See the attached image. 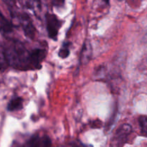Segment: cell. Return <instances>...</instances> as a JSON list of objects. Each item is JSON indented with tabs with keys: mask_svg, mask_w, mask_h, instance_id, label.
I'll list each match as a JSON object with an SVG mask.
<instances>
[{
	"mask_svg": "<svg viewBox=\"0 0 147 147\" xmlns=\"http://www.w3.org/2000/svg\"><path fill=\"white\" fill-rule=\"evenodd\" d=\"M1 46V53L9 65L21 70H37L41 68L42 63L47 55L46 49L36 48L29 50L17 40H11Z\"/></svg>",
	"mask_w": 147,
	"mask_h": 147,
	"instance_id": "obj_1",
	"label": "cell"
},
{
	"mask_svg": "<svg viewBox=\"0 0 147 147\" xmlns=\"http://www.w3.org/2000/svg\"><path fill=\"white\" fill-rule=\"evenodd\" d=\"M46 19V28L47 34L50 39L57 40L58 32L61 27L63 22L59 20L55 14L47 12L45 14Z\"/></svg>",
	"mask_w": 147,
	"mask_h": 147,
	"instance_id": "obj_2",
	"label": "cell"
},
{
	"mask_svg": "<svg viewBox=\"0 0 147 147\" xmlns=\"http://www.w3.org/2000/svg\"><path fill=\"white\" fill-rule=\"evenodd\" d=\"M133 132L131 126L130 125L125 123L121 126L116 130L112 142L113 146H123L129 140L131 134Z\"/></svg>",
	"mask_w": 147,
	"mask_h": 147,
	"instance_id": "obj_3",
	"label": "cell"
},
{
	"mask_svg": "<svg viewBox=\"0 0 147 147\" xmlns=\"http://www.w3.org/2000/svg\"><path fill=\"white\" fill-rule=\"evenodd\" d=\"M51 145V140L46 135H33L27 142V146H49Z\"/></svg>",
	"mask_w": 147,
	"mask_h": 147,
	"instance_id": "obj_4",
	"label": "cell"
},
{
	"mask_svg": "<svg viewBox=\"0 0 147 147\" xmlns=\"http://www.w3.org/2000/svg\"><path fill=\"white\" fill-rule=\"evenodd\" d=\"M20 22L22 24L24 34L30 39H34V35H35V29H34L30 18L27 16L22 14V16H21V21Z\"/></svg>",
	"mask_w": 147,
	"mask_h": 147,
	"instance_id": "obj_5",
	"label": "cell"
},
{
	"mask_svg": "<svg viewBox=\"0 0 147 147\" xmlns=\"http://www.w3.org/2000/svg\"><path fill=\"white\" fill-rule=\"evenodd\" d=\"M92 48L90 42L88 41L85 42L83 47H82L81 53L80 56V61L82 64L85 65L89 62L91 58Z\"/></svg>",
	"mask_w": 147,
	"mask_h": 147,
	"instance_id": "obj_6",
	"label": "cell"
},
{
	"mask_svg": "<svg viewBox=\"0 0 147 147\" xmlns=\"http://www.w3.org/2000/svg\"><path fill=\"white\" fill-rule=\"evenodd\" d=\"M23 108V100L20 97H15L11 99L7 105V110L10 112L20 111Z\"/></svg>",
	"mask_w": 147,
	"mask_h": 147,
	"instance_id": "obj_7",
	"label": "cell"
},
{
	"mask_svg": "<svg viewBox=\"0 0 147 147\" xmlns=\"http://www.w3.org/2000/svg\"><path fill=\"white\" fill-rule=\"evenodd\" d=\"M0 24H1V32L2 33H10L12 31V24L8 21L2 14H1V20H0Z\"/></svg>",
	"mask_w": 147,
	"mask_h": 147,
	"instance_id": "obj_8",
	"label": "cell"
},
{
	"mask_svg": "<svg viewBox=\"0 0 147 147\" xmlns=\"http://www.w3.org/2000/svg\"><path fill=\"white\" fill-rule=\"evenodd\" d=\"M139 125L142 136L147 137V116H142L139 118Z\"/></svg>",
	"mask_w": 147,
	"mask_h": 147,
	"instance_id": "obj_9",
	"label": "cell"
},
{
	"mask_svg": "<svg viewBox=\"0 0 147 147\" xmlns=\"http://www.w3.org/2000/svg\"><path fill=\"white\" fill-rule=\"evenodd\" d=\"M70 45H71V43L69 42H65L63 43L62 47L60 49V50L58 52L59 57L63 59L68 57V55H70Z\"/></svg>",
	"mask_w": 147,
	"mask_h": 147,
	"instance_id": "obj_10",
	"label": "cell"
},
{
	"mask_svg": "<svg viewBox=\"0 0 147 147\" xmlns=\"http://www.w3.org/2000/svg\"><path fill=\"white\" fill-rule=\"evenodd\" d=\"M20 2L29 9H34L39 6V0H20Z\"/></svg>",
	"mask_w": 147,
	"mask_h": 147,
	"instance_id": "obj_11",
	"label": "cell"
},
{
	"mask_svg": "<svg viewBox=\"0 0 147 147\" xmlns=\"http://www.w3.org/2000/svg\"><path fill=\"white\" fill-rule=\"evenodd\" d=\"M3 1L9 8L12 9L14 6L15 5V0H3Z\"/></svg>",
	"mask_w": 147,
	"mask_h": 147,
	"instance_id": "obj_12",
	"label": "cell"
},
{
	"mask_svg": "<svg viewBox=\"0 0 147 147\" xmlns=\"http://www.w3.org/2000/svg\"><path fill=\"white\" fill-rule=\"evenodd\" d=\"M104 1H106V3H109V0H103Z\"/></svg>",
	"mask_w": 147,
	"mask_h": 147,
	"instance_id": "obj_13",
	"label": "cell"
}]
</instances>
